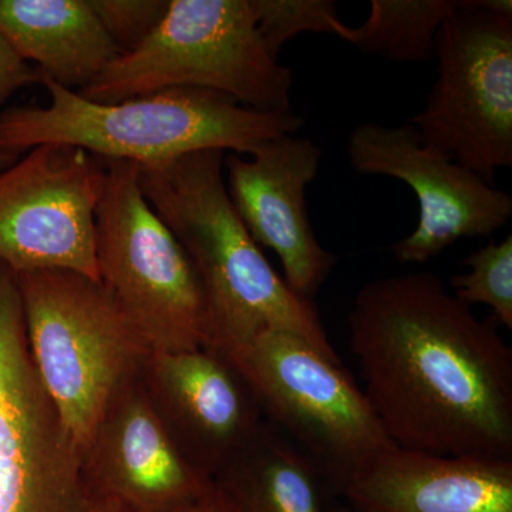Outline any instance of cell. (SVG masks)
I'll return each instance as SVG.
<instances>
[{
	"mask_svg": "<svg viewBox=\"0 0 512 512\" xmlns=\"http://www.w3.org/2000/svg\"><path fill=\"white\" fill-rule=\"evenodd\" d=\"M349 346L394 446L512 460V350L431 272L357 292Z\"/></svg>",
	"mask_w": 512,
	"mask_h": 512,
	"instance_id": "obj_1",
	"label": "cell"
},
{
	"mask_svg": "<svg viewBox=\"0 0 512 512\" xmlns=\"http://www.w3.org/2000/svg\"><path fill=\"white\" fill-rule=\"evenodd\" d=\"M225 154L194 151L138 167L148 204L181 242L200 276L210 323L205 349L234 365L259 335L284 330L342 363L315 305L276 274L239 218L225 181Z\"/></svg>",
	"mask_w": 512,
	"mask_h": 512,
	"instance_id": "obj_2",
	"label": "cell"
},
{
	"mask_svg": "<svg viewBox=\"0 0 512 512\" xmlns=\"http://www.w3.org/2000/svg\"><path fill=\"white\" fill-rule=\"evenodd\" d=\"M42 86L47 106L0 111V153L19 158L37 146L63 144L104 161L150 167L202 150L252 156L305 124L293 111L249 109L211 90L167 89L106 104L45 77Z\"/></svg>",
	"mask_w": 512,
	"mask_h": 512,
	"instance_id": "obj_3",
	"label": "cell"
},
{
	"mask_svg": "<svg viewBox=\"0 0 512 512\" xmlns=\"http://www.w3.org/2000/svg\"><path fill=\"white\" fill-rule=\"evenodd\" d=\"M292 83V70L259 36L251 0H168L151 35L80 94L111 104L167 89H202L249 109L288 113Z\"/></svg>",
	"mask_w": 512,
	"mask_h": 512,
	"instance_id": "obj_4",
	"label": "cell"
},
{
	"mask_svg": "<svg viewBox=\"0 0 512 512\" xmlns=\"http://www.w3.org/2000/svg\"><path fill=\"white\" fill-rule=\"evenodd\" d=\"M16 279L33 365L83 451L114 393L151 350L96 279L67 269Z\"/></svg>",
	"mask_w": 512,
	"mask_h": 512,
	"instance_id": "obj_5",
	"label": "cell"
},
{
	"mask_svg": "<svg viewBox=\"0 0 512 512\" xmlns=\"http://www.w3.org/2000/svg\"><path fill=\"white\" fill-rule=\"evenodd\" d=\"M104 163L106 184L96 212L100 284L151 352L207 348V301L190 256L148 204L138 165Z\"/></svg>",
	"mask_w": 512,
	"mask_h": 512,
	"instance_id": "obj_6",
	"label": "cell"
},
{
	"mask_svg": "<svg viewBox=\"0 0 512 512\" xmlns=\"http://www.w3.org/2000/svg\"><path fill=\"white\" fill-rule=\"evenodd\" d=\"M434 57L436 82L410 124L424 146L494 184L512 167L511 0H461Z\"/></svg>",
	"mask_w": 512,
	"mask_h": 512,
	"instance_id": "obj_7",
	"label": "cell"
},
{
	"mask_svg": "<svg viewBox=\"0 0 512 512\" xmlns=\"http://www.w3.org/2000/svg\"><path fill=\"white\" fill-rule=\"evenodd\" d=\"M0 512H124L101 497L30 356L16 274L0 264Z\"/></svg>",
	"mask_w": 512,
	"mask_h": 512,
	"instance_id": "obj_8",
	"label": "cell"
},
{
	"mask_svg": "<svg viewBox=\"0 0 512 512\" xmlns=\"http://www.w3.org/2000/svg\"><path fill=\"white\" fill-rule=\"evenodd\" d=\"M232 366L268 423L339 487L369 458L394 446L342 363L295 333H262Z\"/></svg>",
	"mask_w": 512,
	"mask_h": 512,
	"instance_id": "obj_9",
	"label": "cell"
},
{
	"mask_svg": "<svg viewBox=\"0 0 512 512\" xmlns=\"http://www.w3.org/2000/svg\"><path fill=\"white\" fill-rule=\"evenodd\" d=\"M106 163L82 148L45 144L0 173V264L15 274L67 269L99 279L96 212Z\"/></svg>",
	"mask_w": 512,
	"mask_h": 512,
	"instance_id": "obj_10",
	"label": "cell"
},
{
	"mask_svg": "<svg viewBox=\"0 0 512 512\" xmlns=\"http://www.w3.org/2000/svg\"><path fill=\"white\" fill-rule=\"evenodd\" d=\"M348 160L357 174L396 178L419 201V224L392 247L402 264H426L458 239L490 237L512 217V197L480 175L421 143L413 124H360Z\"/></svg>",
	"mask_w": 512,
	"mask_h": 512,
	"instance_id": "obj_11",
	"label": "cell"
},
{
	"mask_svg": "<svg viewBox=\"0 0 512 512\" xmlns=\"http://www.w3.org/2000/svg\"><path fill=\"white\" fill-rule=\"evenodd\" d=\"M322 150L312 140L285 134L252 156L225 154L229 198L259 247L281 259L285 282L312 301L338 258L320 245L309 220L306 188L318 175Z\"/></svg>",
	"mask_w": 512,
	"mask_h": 512,
	"instance_id": "obj_12",
	"label": "cell"
},
{
	"mask_svg": "<svg viewBox=\"0 0 512 512\" xmlns=\"http://www.w3.org/2000/svg\"><path fill=\"white\" fill-rule=\"evenodd\" d=\"M140 376L175 446L211 480L264 426L244 377L212 350L150 352Z\"/></svg>",
	"mask_w": 512,
	"mask_h": 512,
	"instance_id": "obj_13",
	"label": "cell"
},
{
	"mask_svg": "<svg viewBox=\"0 0 512 512\" xmlns=\"http://www.w3.org/2000/svg\"><path fill=\"white\" fill-rule=\"evenodd\" d=\"M82 457L94 490L126 512L171 511L214 483L175 446L140 372L114 393Z\"/></svg>",
	"mask_w": 512,
	"mask_h": 512,
	"instance_id": "obj_14",
	"label": "cell"
},
{
	"mask_svg": "<svg viewBox=\"0 0 512 512\" xmlns=\"http://www.w3.org/2000/svg\"><path fill=\"white\" fill-rule=\"evenodd\" d=\"M340 488L360 512H512V460L392 446Z\"/></svg>",
	"mask_w": 512,
	"mask_h": 512,
	"instance_id": "obj_15",
	"label": "cell"
},
{
	"mask_svg": "<svg viewBox=\"0 0 512 512\" xmlns=\"http://www.w3.org/2000/svg\"><path fill=\"white\" fill-rule=\"evenodd\" d=\"M0 36L45 79L89 86L120 56L87 0H0Z\"/></svg>",
	"mask_w": 512,
	"mask_h": 512,
	"instance_id": "obj_16",
	"label": "cell"
},
{
	"mask_svg": "<svg viewBox=\"0 0 512 512\" xmlns=\"http://www.w3.org/2000/svg\"><path fill=\"white\" fill-rule=\"evenodd\" d=\"M322 468L265 421L214 478L239 512H326Z\"/></svg>",
	"mask_w": 512,
	"mask_h": 512,
	"instance_id": "obj_17",
	"label": "cell"
},
{
	"mask_svg": "<svg viewBox=\"0 0 512 512\" xmlns=\"http://www.w3.org/2000/svg\"><path fill=\"white\" fill-rule=\"evenodd\" d=\"M461 0H372L362 25L343 23L338 36L365 55L393 63H421L436 56L437 36Z\"/></svg>",
	"mask_w": 512,
	"mask_h": 512,
	"instance_id": "obj_18",
	"label": "cell"
},
{
	"mask_svg": "<svg viewBox=\"0 0 512 512\" xmlns=\"http://www.w3.org/2000/svg\"><path fill=\"white\" fill-rule=\"evenodd\" d=\"M468 269L450 279L451 293L467 306L485 305L504 328L512 329V235L471 252Z\"/></svg>",
	"mask_w": 512,
	"mask_h": 512,
	"instance_id": "obj_19",
	"label": "cell"
},
{
	"mask_svg": "<svg viewBox=\"0 0 512 512\" xmlns=\"http://www.w3.org/2000/svg\"><path fill=\"white\" fill-rule=\"evenodd\" d=\"M256 26L272 57L301 33L338 36L343 22L333 0H251Z\"/></svg>",
	"mask_w": 512,
	"mask_h": 512,
	"instance_id": "obj_20",
	"label": "cell"
},
{
	"mask_svg": "<svg viewBox=\"0 0 512 512\" xmlns=\"http://www.w3.org/2000/svg\"><path fill=\"white\" fill-rule=\"evenodd\" d=\"M120 55L131 52L163 20L168 0H87Z\"/></svg>",
	"mask_w": 512,
	"mask_h": 512,
	"instance_id": "obj_21",
	"label": "cell"
},
{
	"mask_svg": "<svg viewBox=\"0 0 512 512\" xmlns=\"http://www.w3.org/2000/svg\"><path fill=\"white\" fill-rule=\"evenodd\" d=\"M43 76L32 64L23 62L0 36V107L9 97L30 84H42Z\"/></svg>",
	"mask_w": 512,
	"mask_h": 512,
	"instance_id": "obj_22",
	"label": "cell"
},
{
	"mask_svg": "<svg viewBox=\"0 0 512 512\" xmlns=\"http://www.w3.org/2000/svg\"><path fill=\"white\" fill-rule=\"evenodd\" d=\"M167 512H239L237 505L217 483H212L207 490L190 503L180 505Z\"/></svg>",
	"mask_w": 512,
	"mask_h": 512,
	"instance_id": "obj_23",
	"label": "cell"
},
{
	"mask_svg": "<svg viewBox=\"0 0 512 512\" xmlns=\"http://www.w3.org/2000/svg\"><path fill=\"white\" fill-rule=\"evenodd\" d=\"M18 160V158L10 157L8 154L0 153V168H6L9 167V165H12L15 163V161Z\"/></svg>",
	"mask_w": 512,
	"mask_h": 512,
	"instance_id": "obj_24",
	"label": "cell"
},
{
	"mask_svg": "<svg viewBox=\"0 0 512 512\" xmlns=\"http://www.w3.org/2000/svg\"><path fill=\"white\" fill-rule=\"evenodd\" d=\"M335 512H360V511L353 510V508L349 507V508H343V510H338Z\"/></svg>",
	"mask_w": 512,
	"mask_h": 512,
	"instance_id": "obj_25",
	"label": "cell"
}]
</instances>
